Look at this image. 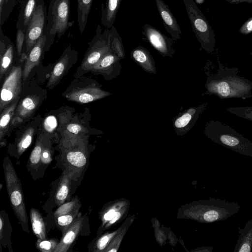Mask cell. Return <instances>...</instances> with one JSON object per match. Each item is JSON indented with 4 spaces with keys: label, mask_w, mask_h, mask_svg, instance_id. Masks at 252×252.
Segmentation results:
<instances>
[{
    "label": "cell",
    "mask_w": 252,
    "mask_h": 252,
    "mask_svg": "<svg viewBox=\"0 0 252 252\" xmlns=\"http://www.w3.org/2000/svg\"><path fill=\"white\" fill-rule=\"evenodd\" d=\"M218 68L210 77L206 84L207 94L220 99H246L252 97V82L238 75L237 67H229L218 58Z\"/></svg>",
    "instance_id": "obj_1"
},
{
    "label": "cell",
    "mask_w": 252,
    "mask_h": 252,
    "mask_svg": "<svg viewBox=\"0 0 252 252\" xmlns=\"http://www.w3.org/2000/svg\"><path fill=\"white\" fill-rule=\"evenodd\" d=\"M206 132L214 142L252 158V142L229 126L220 121L213 120L207 125Z\"/></svg>",
    "instance_id": "obj_2"
},
{
    "label": "cell",
    "mask_w": 252,
    "mask_h": 252,
    "mask_svg": "<svg viewBox=\"0 0 252 252\" xmlns=\"http://www.w3.org/2000/svg\"><path fill=\"white\" fill-rule=\"evenodd\" d=\"M46 24L43 33L46 36L45 49L64 34L69 27V0H49Z\"/></svg>",
    "instance_id": "obj_3"
},
{
    "label": "cell",
    "mask_w": 252,
    "mask_h": 252,
    "mask_svg": "<svg viewBox=\"0 0 252 252\" xmlns=\"http://www.w3.org/2000/svg\"><path fill=\"white\" fill-rule=\"evenodd\" d=\"M62 159L65 170L73 181H77L85 169L88 152L85 144L77 137L65 139L61 147Z\"/></svg>",
    "instance_id": "obj_4"
},
{
    "label": "cell",
    "mask_w": 252,
    "mask_h": 252,
    "mask_svg": "<svg viewBox=\"0 0 252 252\" xmlns=\"http://www.w3.org/2000/svg\"><path fill=\"white\" fill-rule=\"evenodd\" d=\"M194 33L202 48L209 53L214 51L215 34L205 16L193 0H183Z\"/></svg>",
    "instance_id": "obj_5"
},
{
    "label": "cell",
    "mask_w": 252,
    "mask_h": 252,
    "mask_svg": "<svg viewBox=\"0 0 252 252\" xmlns=\"http://www.w3.org/2000/svg\"><path fill=\"white\" fill-rule=\"evenodd\" d=\"M95 32L82 61L81 67L84 70H91L97 62L109 52L111 49L110 29L106 28L102 31L101 27L98 25Z\"/></svg>",
    "instance_id": "obj_6"
},
{
    "label": "cell",
    "mask_w": 252,
    "mask_h": 252,
    "mask_svg": "<svg viewBox=\"0 0 252 252\" xmlns=\"http://www.w3.org/2000/svg\"><path fill=\"white\" fill-rule=\"evenodd\" d=\"M47 12L44 0H39L25 32L27 56L43 34Z\"/></svg>",
    "instance_id": "obj_7"
},
{
    "label": "cell",
    "mask_w": 252,
    "mask_h": 252,
    "mask_svg": "<svg viewBox=\"0 0 252 252\" xmlns=\"http://www.w3.org/2000/svg\"><path fill=\"white\" fill-rule=\"evenodd\" d=\"M23 72L21 66H13L1 87L0 111L5 109L19 96L21 91Z\"/></svg>",
    "instance_id": "obj_8"
},
{
    "label": "cell",
    "mask_w": 252,
    "mask_h": 252,
    "mask_svg": "<svg viewBox=\"0 0 252 252\" xmlns=\"http://www.w3.org/2000/svg\"><path fill=\"white\" fill-rule=\"evenodd\" d=\"M7 190L11 205L16 217L24 231L29 233L28 219L21 182L7 189Z\"/></svg>",
    "instance_id": "obj_9"
},
{
    "label": "cell",
    "mask_w": 252,
    "mask_h": 252,
    "mask_svg": "<svg viewBox=\"0 0 252 252\" xmlns=\"http://www.w3.org/2000/svg\"><path fill=\"white\" fill-rule=\"evenodd\" d=\"M155 0L158 10L166 31L174 38H180L182 31L169 6L162 0Z\"/></svg>",
    "instance_id": "obj_10"
},
{
    "label": "cell",
    "mask_w": 252,
    "mask_h": 252,
    "mask_svg": "<svg viewBox=\"0 0 252 252\" xmlns=\"http://www.w3.org/2000/svg\"><path fill=\"white\" fill-rule=\"evenodd\" d=\"M39 102V98L34 95H28L23 99L16 108L11 125L21 123L32 116L37 108Z\"/></svg>",
    "instance_id": "obj_11"
},
{
    "label": "cell",
    "mask_w": 252,
    "mask_h": 252,
    "mask_svg": "<svg viewBox=\"0 0 252 252\" xmlns=\"http://www.w3.org/2000/svg\"><path fill=\"white\" fill-rule=\"evenodd\" d=\"M84 218L79 213L74 222L63 233V236L54 252H66L80 232L84 223Z\"/></svg>",
    "instance_id": "obj_12"
},
{
    "label": "cell",
    "mask_w": 252,
    "mask_h": 252,
    "mask_svg": "<svg viewBox=\"0 0 252 252\" xmlns=\"http://www.w3.org/2000/svg\"><path fill=\"white\" fill-rule=\"evenodd\" d=\"M143 33L152 45L158 51L166 53L170 50L171 39L157 29L146 24L143 26Z\"/></svg>",
    "instance_id": "obj_13"
},
{
    "label": "cell",
    "mask_w": 252,
    "mask_h": 252,
    "mask_svg": "<svg viewBox=\"0 0 252 252\" xmlns=\"http://www.w3.org/2000/svg\"><path fill=\"white\" fill-rule=\"evenodd\" d=\"M106 93L95 87H84L73 90L66 97L68 100L79 103H87L105 96Z\"/></svg>",
    "instance_id": "obj_14"
},
{
    "label": "cell",
    "mask_w": 252,
    "mask_h": 252,
    "mask_svg": "<svg viewBox=\"0 0 252 252\" xmlns=\"http://www.w3.org/2000/svg\"><path fill=\"white\" fill-rule=\"evenodd\" d=\"M46 42V36L43 33L27 56L23 71L24 81L28 78L32 70L39 63Z\"/></svg>",
    "instance_id": "obj_15"
},
{
    "label": "cell",
    "mask_w": 252,
    "mask_h": 252,
    "mask_svg": "<svg viewBox=\"0 0 252 252\" xmlns=\"http://www.w3.org/2000/svg\"><path fill=\"white\" fill-rule=\"evenodd\" d=\"M0 35V78L1 79L12 63L14 45L9 38L3 33L1 27Z\"/></svg>",
    "instance_id": "obj_16"
},
{
    "label": "cell",
    "mask_w": 252,
    "mask_h": 252,
    "mask_svg": "<svg viewBox=\"0 0 252 252\" xmlns=\"http://www.w3.org/2000/svg\"><path fill=\"white\" fill-rule=\"evenodd\" d=\"M39 0H22L16 25L17 29L26 32Z\"/></svg>",
    "instance_id": "obj_17"
},
{
    "label": "cell",
    "mask_w": 252,
    "mask_h": 252,
    "mask_svg": "<svg viewBox=\"0 0 252 252\" xmlns=\"http://www.w3.org/2000/svg\"><path fill=\"white\" fill-rule=\"evenodd\" d=\"M239 237L234 252H251L252 249V219L244 227L238 228Z\"/></svg>",
    "instance_id": "obj_18"
},
{
    "label": "cell",
    "mask_w": 252,
    "mask_h": 252,
    "mask_svg": "<svg viewBox=\"0 0 252 252\" xmlns=\"http://www.w3.org/2000/svg\"><path fill=\"white\" fill-rule=\"evenodd\" d=\"M122 0H106L101 9V23L106 28L110 29L115 22Z\"/></svg>",
    "instance_id": "obj_19"
},
{
    "label": "cell",
    "mask_w": 252,
    "mask_h": 252,
    "mask_svg": "<svg viewBox=\"0 0 252 252\" xmlns=\"http://www.w3.org/2000/svg\"><path fill=\"white\" fill-rule=\"evenodd\" d=\"M72 52L70 47L67 48L62 57L55 65L47 84L49 88H52L62 78Z\"/></svg>",
    "instance_id": "obj_20"
},
{
    "label": "cell",
    "mask_w": 252,
    "mask_h": 252,
    "mask_svg": "<svg viewBox=\"0 0 252 252\" xmlns=\"http://www.w3.org/2000/svg\"><path fill=\"white\" fill-rule=\"evenodd\" d=\"M71 180L68 173L64 170L55 192V200L57 205L60 206L69 199Z\"/></svg>",
    "instance_id": "obj_21"
},
{
    "label": "cell",
    "mask_w": 252,
    "mask_h": 252,
    "mask_svg": "<svg viewBox=\"0 0 252 252\" xmlns=\"http://www.w3.org/2000/svg\"><path fill=\"white\" fill-rule=\"evenodd\" d=\"M19 98V97L4 109L3 112H1L0 120V140L1 142L4 139L8 131L9 125L15 113Z\"/></svg>",
    "instance_id": "obj_22"
},
{
    "label": "cell",
    "mask_w": 252,
    "mask_h": 252,
    "mask_svg": "<svg viewBox=\"0 0 252 252\" xmlns=\"http://www.w3.org/2000/svg\"><path fill=\"white\" fill-rule=\"evenodd\" d=\"M30 216L34 234L39 239H45V226L40 212L36 209L32 208L30 210Z\"/></svg>",
    "instance_id": "obj_23"
},
{
    "label": "cell",
    "mask_w": 252,
    "mask_h": 252,
    "mask_svg": "<svg viewBox=\"0 0 252 252\" xmlns=\"http://www.w3.org/2000/svg\"><path fill=\"white\" fill-rule=\"evenodd\" d=\"M92 2L93 0H77V22L81 33L86 28Z\"/></svg>",
    "instance_id": "obj_24"
},
{
    "label": "cell",
    "mask_w": 252,
    "mask_h": 252,
    "mask_svg": "<svg viewBox=\"0 0 252 252\" xmlns=\"http://www.w3.org/2000/svg\"><path fill=\"white\" fill-rule=\"evenodd\" d=\"M34 129L29 127L24 130L16 141V153L20 157L31 145L32 143Z\"/></svg>",
    "instance_id": "obj_25"
},
{
    "label": "cell",
    "mask_w": 252,
    "mask_h": 252,
    "mask_svg": "<svg viewBox=\"0 0 252 252\" xmlns=\"http://www.w3.org/2000/svg\"><path fill=\"white\" fill-rule=\"evenodd\" d=\"M3 169L6 189H8L20 182L13 166L8 157H5L3 160Z\"/></svg>",
    "instance_id": "obj_26"
},
{
    "label": "cell",
    "mask_w": 252,
    "mask_h": 252,
    "mask_svg": "<svg viewBox=\"0 0 252 252\" xmlns=\"http://www.w3.org/2000/svg\"><path fill=\"white\" fill-rule=\"evenodd\" d=\"M44 147L43 137L40 135L37 139L29 158V164L32 168L38 169L40 165L41 153Z\"/></svg>",
    "instance_id": "obj_27"
},
{
    "label": "cell",
    "mask_w": 252,
    "mask_h": 252,
    "mask_svg": "<svg viewBox=\"0 0 252 252\" xmlns=\"http://www.w3.org/2000/svg\"><path fill=\"white\" fill-rule=\"evenodd\" d=\"M80 207L79 198L77 196H75L71 201L65 202L59 206V207L54 213V218L78 211Z\"/></svg>",
    "instance_id": "obj_28"
},
{
    "label": "cell",
    "mask_w": 252,
    "mask_h": 252,
    "mask_svg": "<svg viewBox=\"0 0 252 252\" xmlns=\"http://www.w3.org/2000/svg\"><path fill=\"white\" fill-rule=\"evenodd\" d=\"M79 214V211H78L55 218L56 224L62 233L74 222Z\"/></svg>",
    "instance_id": "obj_29"
},
{
    "label": "cell",
    "mask_w": 252,
    "mask_h": 252,
    "mask_svg": "<svg viewBox=\"0 0 252 252\" xmlns=\"http://www.w3.org/2000/svg\"><path fill=\"white\" fill-rule=\"evenodd\" d=\"M18 0H0V25L4 24Z\"/></svg>",
    "instance_id": "obj_30"
},
{
    "label": "cell",
    "mask_w": 252,
    "mask_h": 252,
    "mask_svg": "<svg viewBox=\"0 0 252 252\" xmlns=\"http://www.w3.org/2000/svg\"><path fill=\"white\" fill-rule=\"evenodd\" d=\"M59 243L56 239H38L36 243V247L38 251L42 252H54Z\"/></svg>",
    "instance_id": "obj_31"
},
{
    "label": "cell",
    "mask_w": 252,
    "mask_h": 252,
    "mask_svg": "<svg viewBox=\"0 0 252 252\" xmlns=\"http://www.w3.org/2000/svg\"><path fill=\"white\" fill-rule=\"evenodd\" d=\"M230 113L252 121V106L232 107L226 108Z\"/></svg>",
    "instance_id": "obj_32"
},
{
    "label": "cell",
    "mask_w": 252,
    "mask_h": 252,
    "mask_svg": "<svg viewBox=\"0 0 252 252\" xmlns=\"http://www.w3.org/2000/svg\"><path fill=\"white\" fill-rule=\"evenodd\" d=\"M115 59V56L108 52L93 66L91 70L97 71L107 68L114 63Z\"/></svg>",
    "instance_id": "obj_33"
},
{
    "label": "cell",
    "mask_w": 252,
    "mask_h": 252,
    "mask_svg": "<svg viewBox=\"0 0 252 252\" xmlns=\"http://www.w3.org/2000/svg\"><path fill=\"white\" fill-rule=\"evenodd\" d=\"M114 235V233L108 234L103 235L97 239L94 244L93 248L89 251L100 252L103 251L108 244L110 240Z\"/></svg>",
    "instance_id": "obj_34"
},
{
    "label": "cell",
    "mask_w": 252,
    "mask_h": 252,
    "mask_svg": "<svg viewBox=\"0 0 252 252\" xmlns=\"http://www.w3.org/2000/svg\"><path fill=\"white\" fill-rule=\"evenodd\" d=\"M25 43V32L22 30L18 29L16 36V48L18 56L22 54V49Z\"/></svg>",
    "instance_id": "obj_35"
},
{
    "label": "cell",
    "mask_w": 252,
    "mask_h": 252,
    "mask_svg": "<svg viewBox=\"0 0 252 252\" xmlns=\"http://www.w3.org/2000/svg\"><path fill=\"white\" fill-rule=\"evenodd\" d=\"M57 126V121L54 116L50 115L47 117L43 122V128L49 133L54 131Z\"/></svg>",
    "instance_id": "obj_36"
},
{
    "label": "cell",
    "mask_w": 252,
    "mask_h": 252,
    "mask_svg": "<svg viewBox=\"0 0 252 252\" xmlns=\"http://www.w3.org/2000/svg\"><path fill=\"white\" fill-rule=\"evenodd\" d=\"M52 157L51 149L44 146L41 153V162L42 164H48L52 161Z\"/></svg>",
    "instance_id": "obj_37"
},
{
    "label": "cell",
    "mask_w": 252,
    "mask_h": 252,
    "mask_svg": "<svg viewBox=\"0 0 252 252\" xmlns=\"http://www.w3.org/2000/svg\"><path fill=\"white\" fill-rule=\"evenodd\" d=\"M191 119V115L189 113H186L175 121V126L177 128L184 127L189 124Z\"/></svg>",
    "instance_id": "obj_38"
},
{
    "label": "cell",
    "mask_w": 252,
    "mask_h": 252,
    "mask_svg": "<svg viewBox=\"0 0 252 252\" xmlns=\"http://www.w3.org/2000/svg\"><path fill=\"white\" fill-rule=\"evenodd\" d=\"M132 56L136 61L141 63L146 62L147 60V56L145 52L141 49H137L134 50Z\"/></svg>",
    "instance_id": "obj_39"
},
{
    "label": "cell",
    "mask_w": 252,
    "mask_h": 252,
    "mask_svg": "<svg viewBox=\"0 0 252 252\" xmlns=\"http://www.w3.org/2000/svg\"><path fill=\"white\" fill-rule=\"evenodd\" d=\"M239 32L243 34H248L252 32V17L248 19L239 30Z\"/></svg>",
    "instance_id": "obj_40"
},
{
    "label": "cell",
    "mask_w": 252,
    "mask_h": 252,
    "mask_svg": "<svg viewBox=\"0 0 252 252\" xmlns=\"http://www.w3.org/2000/svg\"><path fill=\"white\" fill-rule=\"evenodd\" d=\"M67 130L73 134H79L82 129V127L77 124L71 123L67 126Z\"/></svg>",
    "instance_id": "obj_41"
},
{
    "label": "cell",
    "mask_w": 252,
    "mask_h": 252,
    "mask_svg": "<svg viewBox=\"0 0 252 252\" xmlns=\"http://www.w3.org/2000/svg\"><path fill=\"white\" fill-rule=\"evenodd\" d=\"M116 213V212L114 209H109L104 213L102 216L103 222L104 223L107 221L111 220L114 217Z\"/></svg>",
    "instance_id": "obj_42"
},
{
    "label": "cell",
    "mask_w": 252,
    "mask_h": 252,
    "mask_svg": "<svg viewBox=\"0 0 252 252\" xmlns=\"http://www.w3.org/2000/svg\"><path fill=\"white\" fill-rule=\"evenodd\" d=\"M231 4H239L240 3H248L250 4L252 3V0H225Z\"/></svg>",
    "instance_id": "obj_43"
},
{
    "label": "cell",
    "mask_w": 252,
    "mask_h": 252,
    "mask_svg": "<svg viewBox=\"0 0 252 252\" xmlns=\"http://www.w3.org/2000/svg\"><path fill=\"white\" fill-rule=\"evenodd\" d=\"M3 218L1 215L0 216V240L2 241L3 237Z\"/></svg>",
    "instance_id": "obj_44"
},
{
    "label": "cell",
    "mask_w": 252,
    "mask_h": 252,
    "mask_svg": "<svg viewBox=\"0 0 252 252\" xmlns=\"http://www.w3.org/2000/svg\"><path fill=\"white\" fill-rule=\"evenodd\" d=\"M120 216H121L120 213L118 212H116L114 217L111 220H109V223L112 224V223H114L115 222H116V220H117L120 218Z\"/></svg>",
    "instance_id": "obj_45"
},
{
    "label": "cell",
    "mask_w": 252,
    "mask_h": 252,
    "mask_svg": "<svg viewBox=\"0 0 252 252\" xmlns=\"http://www.w3.org/2000/svg\"><path fill=\"white\" fill-rule=\"evenodd\" d=\"M117 251V250L115 249H112L109 251V252H116Z\"/></svg>",
    "instance_id": "obj_46"
}]
</instances>
